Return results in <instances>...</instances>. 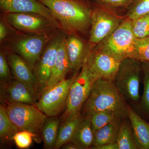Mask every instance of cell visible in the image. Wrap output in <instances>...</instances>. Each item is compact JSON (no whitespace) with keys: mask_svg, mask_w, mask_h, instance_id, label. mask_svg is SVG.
Instances as JSON below:
<instances>
[{"mask_svg":"<svg viewBox=\"0 0 149 149\" xmlns=\"http://www.w3.org/2000/svg\"><path fill=\"white\" fill-rule=\"evenodd\" d=\"M128 106L113 81L97 79L81 113L87 116L97 112L112 111L123 119L128 117Z\"/></svg>","mask_w":149,"mask_h":149,"instance_id":"cell-1","label":"cell"},{"mask_svg":"<svg viewBox=\"0 0 149 149\" xmlns=\"http://www.w3.org/2000/svg\"><path fill=\"white\" fill-rule=\"evenodd\" d=\"M70 89L66 107L61 118L62 121L81 114L83 105L91 93L93 84L97 79L86 61Z\"/></svg>","mask_w":149,"mask_h":149,"instance_id":"cell-3","label":"cell"},{"mask_svg":"<svg viewBox=\"0 0 149 149\" xmlns=\"http://www.w3.org/2000/svg\"><path fill=\"white\" fill-rule=\"evenodd\" d=\"M131 58L141 63H149V36L136 38Z\"/></svg>","mask_w":149,"mask_h":149,"instance_id":"cell-26","label":"cell"},{"mask_svg":"<svg viewBox=\"0 0 149 149\" xmlns=\"http://www.w3.org/2000/svg\"><path fill=\"white\" fill-rule=\"evenodd\" d=\"M48 37L46 35H35L23 38L17 42L14 50L27 63L32 69L41 56V53Z\"/></svg>","mask_w":149,"mask_h":149,"instance_id":"cell-13","label":"cell"},{"mask_svg":"<svg viewBox=\"0 0 149 149\" xmlns=\"http://www.w3.org/2000/svg\"><path fill=\"white\" fill-rule=\"evenodd\" d=\"M131 20L132 30L136 38L149 36V13Z\"/></svg>","mask_w":149,"mask_h":149,"instance_id":"cell-28","label":"cell"},{"mask_svg":"<svg viewBox=\"0 0 149 149\" xmlns=\"http://www.w3.org/2000/svg\"><path fill=\"white\" fill-rule=\"evenodd\" d=\"M93 132L90 116H85L80 122L75 134L70 142L78 149H91L93 146Z\"/></svg>","mask_w":149,"mask_h":149,"instance_id":"cell-21","label":"cell"},{"mask_svg":"<svg viewBox=\"0 0 149 149\" xmlns=\"http://www.w3.org/2000/svg\"><path fill=\"white\" fill-rule=\"evenodd\" d=\"M5 107L11 121L19 131H29L37 136L42 132L47 116L35 105L13 103Z\"/></svg>","mask_w":149,"mask_h":149,"instance_id":"cell-6","label":"cell"},{"mask_svg":"<svg viewBox=\"0 0 149 149\" xmlns=\"http://www.w3.org/2000/svg\"><path fill=\"white\" fill-rule=\"evenodd\" d=\"M65 149H78L76 146L72 142H69L65 144L61 148Z\"/></svg>","mask_w":149,"mask_h":149,"instance_id":"cell-35","label":"cell"},{"mask_svg":"<svg viewBox=\"0 0 149 149\" xmlns=\"http://www.w3.org/2000/svg\"><path fill=\"white\" fill-rule=\"evenodd\" d=\"M70 70V64L65 48V40L62 39L59 46L55 62L45 89L65 79L67 74Z\"/></svg>","mask_w":149,"mask_h":149,"instance_id":"cell-16","label":"cell"},{"mask_svg":"<svg viewBox=\"0 0 149 149\" xmlns=\"http://www.w3.org/2000/svg\"><path fill=\"white\" fill-rule=\"evenodd\" d=\"M111 7H128L133 0H92Z\"/></svg>","mask_w":149,"mask_h":149,"instance_id":"cell-32","label":"cell"},{"mask_svg":"<svg viewBox=\"0 0 149 149\" xmlns=\"http://www.w3.org/2000/svg\"><path fill=\"white\" fill-rule=\"evenodd\" d=\"M65 79L49 88L41 93L35 105L49 117H56L66 107L70 87L76 77Z\"/></svg>","mask_w":149,"mask_h":149,"instance_id":"cell-7","label":"cell"},{"mask_svg":"<svg viewBox=\"0 0 149 149\" xmlns=\"http://www.w3.org/2000/svg\"><path fill=\"white\" fill-rule=\"evenodd\" d=\"M61 40L57 39L49 45L34 68L33 72L36 80L35 90L39 97L47 86L55 62Z\"/></svg>","mask_w":149,"mask_h":149,"instance_id":"cell-10","label":"cell"},{"mask_svg":"<svg viewBox=\"0 0 149 149\" xmlns=\"http://www.w3.org/2000/svg\"><path fill=\"white\" fill-rule=\"evenodd\" d=\"M18 128L11 121L5 107L0 105V139L2 143H8L13 140V137L19 131Z\"/></svg>","mask_w":149,"mask_h":149,"instance_id":"cell-23","label":"cell"},{"mask_svg":"<svg viewBox=\"0 0 149 149\" xmlns=\"http://www.w3.org/2000/svg\"><path fill=\"white\" fill-rule=\"evenodd\" d=\"M7 29L2 22L0 23V40L2 41L7 35Z\"/></svg>","mask_w":149,"mask_h":149,"instance_id":"cell-33","label":"cell"},{"mask_svg":"<svg viewBox=\"0 0 149 149\" xmlns=\"http://www.w3.org/2000/svg\"><path fill=\"white\" fill-rule=\"evenodd\" d=\"M116 144L118 149H138L130 121L121 122Z\"/></svg>","mask_w":149,"mask_h":149,"instance_id":"cell-24","label":"cell"},{"mask_svg":"<svg viewBox=\"0 0 149 149\" xmlns=\"http://www.w3.org/2000/svg\"><path fill=\"white\" fill-rule=\"evenodd\" d=\"M7 59L15 79L25 83L35 89L34 72L27 62L13 52H9Z\"/></svg>","mask_w":149,"mask_h":149,"instance_id":"cell-15","label":"cell"},{"mask_svg":"<svg viewBox=\"0 0 149 149\" xmlns=\"http://www.w3.org/2000/svg\"><path fill=\"white\" fill-rule=\"evenodd\" d=\"M65 48L71 70L83 66L89 54L85 52L84 44L77 37L70 36L65 40Z\"/></svg>","mask_w":149,"mask_h":149,"instance_id":"cell-18","label":"cell"},{"mask_svg":"<svg viewBox=\"0 0 149 149\" xmlns=\"http://www.w3.org/2000/svg\"><path fill=\"white\" fill-rule=\"evenodd\" d=\"M39 97L35 88L15 79L1 85V100L6 104L19 103L35 105Z\"/></svg>","mask_w":149,"mask_h":149,"instance_id":"cell-11","label":"cell"},{"mask_svg":"<svg viewBox=\"0 0 149 149\" xmlns=\"http://www.w3.org/2000/svg\"><path fill=\"white\" fill-rule=\"evenodd\" d=\"M83 118L81 113L62 121L59 128L54 149L60 148L65 144L71 141Z\"/></svg>","mask_w":149,"mask_h":149,"instance_id":"cell-20","label":"cell"},{"mask_svg":"<svg viewBox=\"0 0 149 149\" xmlns=\"http://www.w3.org/2000/svg\"><path fill=\"white\" fill-rule=\"evenodd\" d=\"M85 61L97 79L113 82L121 62L99 49L89 54Z\"/></svg>","mask_w":149,"mask_h":149,"instance_id":"cell-9","label":"cell"},{"mask_svg":"<svg viewBox=\"0 0 149 149\" xmlns=\"http://www.w3.org/2000/svg\"><path fill=\"white\" fill-rule=\"evenodd\" d=\"M128 8V18L134 19L149 13V0H133Z\"/></svg>","mask_w":149,"mask_h":149,"instance_id":"cell-29","label":"cell"},{"mask_svg":"<svg viewBox=\"0 0 149 149\" xmlns=\"http://www.w3.org/2000/svg\"><path fill=\"white\" fill-rule=\"evenodd\" d=\"M68 29L78 31L91 23L89 6L85 0H39Z\"/></svg>","mask_w":149,"mask_h":149,"instance_id":"cell-2","label":"cell"},{"mask_svg":"<svg viewBox=\"0 0 149 149\" xmlns=\"http://www.w3.org/2000/svg\"><path fill=\"white\" fill-rule=\"evenodd\" d=\"M37 136L29 131L22 130L17 133L14 136L13 140L19 148L27 149L32 145L33 138Z\"/></svg>","mask_w":149,"mask_h":149,"instance_id":"cell-30","label":"cell"},{"mask_svg":"<svg viewBox=\"0 0 149 149\" xmlns=\"http://www.w3.org/2000/svg\"><path fill=\"white\" fill-rule=\"evenodd\" d=\"M143 74L144 91L141 98L140 108L149 118V63H141Z\"/></svg>","mask_w":149,"mask_h":149,"instance_id":"cell-27","label":"cell"},{"mask_svg":"<svg viewBox=\"0 0 149 149\" xmlns=\"http://www.w3.org/2000/svg\"><path fill=\"white\" fill-rule=\"evenodd\" d=\"M121 119L118 118L94 132L93 146L91 149L106 144L116 143Z\"/></svg>","mask_w":149,"mask_h":149,"instance_id":"cell-19","label":"cell"},{"mask_svg":"<svg viewBox=\"0 0 149 149\" xmlns=\"http://www.w3.org/2000/svg\"><path fill=\"white\" fill-rule=\"evenodd\" d=\"M95 149H118L116 143L113 144H106L96 147Z\"/></svg>","mask_w":149,"mask_h":149,"instance_id":"cell-34","label":"cell"},{"mask_svg":"<svg viewBox=\"0 0 149 149\" xmlns=\"http://www.w3.org/2000/svg\"><path fill=\"white\" fill-rule=\"evenodd\" d=\"M8 61L4 55L0 53V80L1 85H4L12 80Z\"/></svg>","mask_w":149,"mask_h":149,"instance_id":"cell-31","label":"cell"},{"mask_svg":"<svg viewBox=\"0 0 149 149\" xmlns=\"http://www.w3.org/2000/svg\"><path fill=\"white\" fill-rule=\"evenodd\" d=\"M89 116L91 118L93 132L116 119L120 118H118L114 113L109 111L97 112Z\"/></svg>","mask_w":149,"mask_h":149,"instance_id":"cell-25","label":"cell"},{"mask_svg":"<svg viewBox=\"0 0 149 149\" xmlns=\"http://www.w3.org/2000/svg\"><path fill=\"white\" fill-rule=\"evenodd\" d=\"M128 117L130 120L134 139L138 149H149V123L128 106Z\"/></svg>","mask_w":149,"mask_h":149,"instance_id":"cell-17","label":"cell"},{"mask_svg":"<svg viewBox=\"0 0 149 149\" xmlns=\"http://www.w3.org/2000/svg\"><path fill=\"white\" fill-rule=\"evenodd\" d=\"M141 71V63L136 59L127 58L120 63L113 83L124 100L139 102Z\"/></svg>","mask_w":149,"mask_h":149,"instance_id":"cell-4","label":"cell"},{"mask_svg":"<svg viewBox=\"0 0 149 149\" xmlns=\"http://www.w3.org/2000/svg\"><path fill=\"white\" fill-rule=\"evenodd\" d=\"M35 14H36L26 13H8L6 15V20L17 29L30 32H38L45 27L47 22L45 17L42 18V16Z\"/></svg>","mask_w":149,"mask_h":149,"instance_id":"cell-14","label":"cell"},{"mask_svg":"<svg viewBox=\"0 0 149 149\" xmlns=\"http://www.w3.org/2000/svg\"><path fill=\"white\" fill-rule=\"evenodd\" d=\"M136 37L133 34L131 20L123 21L111 35L102 41L98 49L113 56L120 61L131 58Z\"/></svg>","mask_w":149,"mask_h":149,"instance_id":"cell-5","label":"cell"},{"mask_svg":"<svg viewBox=\"0 0 149 149\" xmlns=\"http://www.w3.org/2000/svg\"><path fill=\"white\" fill-rule=\"evenodd\" d=\"M96 3L97 5L91 15L90 39V42L94 44L101 43L108 37L122 22L111 14L107 6Z\"/></svg>","mask_w":149,"mask_h":149,"instance_id":"cell-8","label":"cell"},{"mask_svg":"<svg viewBox=\"0 0 149 149\" xmlns=\"http://www.w3.org/2000/svg\"><path fill=\"white\" fill-rule=\"evenodd\" d=\"M61 120L55 117L47 118L42 129V137L45 149H54Z\"/></svg>","mask_w":149,"mask_h":149,"instance_id":"cell-22","label":"cell"},{"mask_svg":"<svg viewBox=\"0 0 149 149\" xmlns=\"http://www.w3.org/2000/svg\"><path fill=\"white\" fill-rule=\"evenodd\" d=\"M1 8L7 13H32L45 17L55 24V18L51 10L39 0H0Z\"/></svg>","mask_w":149,"mask_h":149,"instance_id":"cell-12","label":"cell"}]
</instances>
